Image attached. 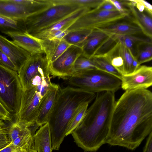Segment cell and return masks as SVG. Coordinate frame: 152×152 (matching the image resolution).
I'll return each mask as SVG.
<instances>
[{"instance_id":"obj_22","label":"cell","mask_w":152,"mask_h":152,"mask_svg":"<svg viewBox=\"0 0 152 152\" xmlns=\"http://www.w3.org/2000/svg\"><path fill=\"white\" fill-rule=\"evenodd\" d=\"M33 138V148L37 152H52L51 139L48 123L40 126Z\"/></svg>"},{"instance_id":"obj_27","label":"cell","mask_w":152,"mask_h":152,"mask_svg":"<svg viewBox=\"0 0 152 152\" xmlns=\"http://www.w3.org/2000/svg\"><path fill=\"white\" fill-rule=\"evenodd\" d=\"M89 104H83L79 107L74 113L68 124L66 136L71 134L79 125L84 118L88 108Z\"/></svg>"},{"instance_id":"obj_12","label":"cell","mask_w":152,"mask_h":152,"mask_svg":"<svg viewBox=\"0 0 152 152\" xmlns=\"http://www.w3.org/2000/svg\"><path fill=\"white\" fill-rule=\"evenodd\" d=\"M50 72L49 64L44 52L31 55L18 72L23 90L36 76Z\"/></svg>"},{"instance_id":"obj_20","label":"cell","mask_w":152,"mask_h":152,"mask_svg":"<svg viewBox=\"0 0 152 152\" xmlns=\"http://www.w3.org/2000/svg\"><path fill=\"white\" fill-rule=\"evenodd\" d=\"M109 35H132L142 33L141 29L132 23L128 21L115 22L107 26L97 29Z\"/></svg>"},{"instance_id":"obj_38","label":"cell","mask_w":152,"mask_h":152,"mask_svg":"<svg viewBox=\"0 0 152 152\" xmlns=\"http://www.w3.org/2000/svg\"><path fill=\"white\" fill-rule=\"evenodd\" d=\"M0 117L3 121L11 122L12 120V115L0 102Z\"/></svg>"},{"instance_id":"obj_39","label":"cell","mask_w":152,"mask_h":152,"mask_svg":"<svg viewBox=\"0 0 152 152\" xmlns=\"http://www.w3.org/2000/svg\"><path fill=\"white\" fill-rule=\"evenodd\" d=\"M143 152H152V132L148 135Z\"/></svg>"},{"instance_id":"obj_10","label":"cell","mask_w":152,"mask_h":152,"mask_svg":"<svg viewBox=\"0 0 152 152\" xmlns=\"http://www.w3.org/2000/svg\"><path fill=\"white\" fill-rule=\"evenodd\" d=\"M82 54L80 47L76 45H71L50 64V75L53 77L68 79L74 74L75 62Z\"/></svg>"},{"instance_id":"obj_7","label":"cell","mask_w":152,"mask_h":152,"mask_svg":"<svg viewBox=\"0 0 152 152\" xmlns=\"http://www.w3.org/2000/svg\"><path fill=\"white\" fill-rule=\"evenodd\" d=\"M23 91L18 73L0 65V102L15 118L20 108Z\"/></svg>"},{"instance_id":"obj_16","label":"cell","mask_w":152,"mask_h":152,"mask_svg":"<svg viewBox=\"0 0 152 152\" xmlns=\"http://www.w3.org/2000/svg\"><path fill=\"white\" fill-rule=\"evenodd\" d=\"M3 33L10 37L15 44L31 55L44 52L39 39L26 32H6Z\"/></svg>"},{"instance_id":"obj_1","label":"cell","mask_w":152,"mask_h":152,"mask_svg":"<svg viewBox=\"0 0 152 152\" xmlns=\"http://www.w3.org/2000/svg\"><path fill=\"white\" fill-rule=\"evenodd\" d=\"M151 132V92L125 91L115 103L106 144L134 150Z\"/></svg>"},{"instance_id":"obj_4","label":"cell","mask_w":152,"mask_h":152,"mask_svg":"<svg viewBox=\"0 0 152 152\" xmlns=\"http://www.w3.org/2000/svg\"><path fill=\"white\" fill-rule=\"evenodd\" d=\"M52 83L48 73L39 74L32 80L29 86L23 90L20 108L15 122L30 128L37 124L42 103Z\"/></svg>"},{"instance_id":"obj_2","label":"cell","mask_w":152,"mask_h":152,"mask_svg":"<svg viewBox=\"0 0 152 152\" xmlns=\"http://www.w3.org/2000/svg\"><path fill=\"white\" fill-rule=\"evenodd\" d=\"M114 93H96L82 121L72 133L77 145L85 152H96L106 144L116 102Z\"/></svg>"},{"instance_id":"obj_42","label":"cell","mask_w":152,"mask_h":152,"mask_svg":"<svg viewBox=\"0 0 152 152\" xmlns=\"http://www.w3.org/2000/svg\"><path fill=\"white\" fill-rule=\"evenodd\" d=\"M0 119H1V118H0Z\"/></svg>"},{"instance_id":"obj_37","label":"cell","mask_w":152,"mask_h":152,"mask_svg":"<svg viewBox=\"0 0 152 152\" xmlns=\"http://www.w3.org/2000/svg\"><path fill=\"white\" fill-rule=\"evenodd\" d=\"M96 9L106 11H118L110 0H104L103 2Z\"/></svg>"},{"instance_id":"obj_41","label":"cell","mask_w":152,"mask_h":152,"mask_svg":"<svg viewBox=\"0 0 152 152\" xmlns=\"http://www.w3.org/2000/svg\"><path fill=\"white\" fill-rule=\"evenodd\" d=\"M28 152H37L36 151H35L34 148H32Z\"/></svg>"},{"instance_id":"obj_23","label":"cell","mask_w":152,"mask_h":152,"mask_svg":"<svg viewBox=\"0 0 152 152\" xmlns=\"http://www.w3.org/2000/svg\"><path fill=\"white\" fill-rule=\"evenodd\" d=\"M115 42L119 41L134 55V47L139 43L152 42L149 39H145L132 35H110Z\"/></svg>"},{"instance_id":"obj_32","label":"cell","mask_w":152,"mask_h":152,"mask_svg":"<svg viewBox=\"0 0 152 152\" xmlns=\"http://www.w3.org/2000/svg\"><path fill=\"white\" fill-rule=\"evenodd\" d=\"M68 1L69 2L77 4L81 8L91 10L98 7L103 2L104 0H68Z\"/></svg>"},{"instance_id":"obj_18","label":"cell","mask_w":152,"mask_h":152,"mask_svg":"<svg viewBox=\"0 0 152 152\" xmlns=\"http://www.w3.org/2000/svg\"><path fill=\"white\" fill-rule=\"evenodd\" d=\"M89 10L85 8L80 9L56 23L39 31L32 36L39 39H44L53 32L61 30H67L80 16Z\"/></svg>"},{"instance_id":"obj_26","label":"cell","mask_w":152,"mask_h":152,"mask_svg":"<svg viewBox=\"0 0 152 152\" xmlns=\"http://www.w3.org/2000/svg\"><path fill=\"white\" fill-rule=\"evenodd\" d=\"M136 47L135 55L139 66L151 60L152 42L140 43L137 45Z\"/></svg>"},{"instance_id":"obj_31","label":"cell","mask_w":152,"mask_h":152,"mask_svg":"<svg viewBox=\"0 0 152 152\" xmlns=\"http://www.w3.org/2000/svg\"><path fill=\"white\" fill-rule=\"evenodd\" d=\"M30 128L21 125L15 122L8 126V137L11 142L22 135Z\"/></svg>"},{"instance_id":"obj_36","label":"cell","mask_w":152,"mask_h":152,"mask_svg":"<svg viewBox=\"0 0 152 152\" xmlns=\"http://www.w3.org/2000/svg\"><path fill=\"white\" fill-rule=\"evenodd\" d=\"M117 10L120 12L129 15V10L123 0H110Z\"/></svg>"},{"instance_id":"obj_14","label":"cell","mask_w":152,"mask_h":152,"mask_svg":"<svg viewBox=\"0 0 152 152\" xmlns=\"http://www.w3.org/2000/svg\"><path fill=\"white\" fill-rule=\"evenodd\" d=\"M0 50L8 56L18 71L31 55L15 44L0 35Z\"/></svg>"},{"instance_id":"obj_19","label":"cell","mask_w":152,"mask_h":152,"mask_svg":"<svg viewBox=\"0 0 152 152\" xmlns=\"http://www.w3.org/2000/svg\"><path fill=\"white\" fill-rule=\"evenodd\" d=\"M38 39L41 44L49 65L71 45L64 39L61 40Z\"/></svg>"},{"instance_id":"obj_29","label":"cell","mask_w":152,"mask_h":152,"mask_svg":"<svg viewBox=\"0 0 152 152\" xmlns=\"http://www.w3.org/2000/svg\"><path fill=\"white\" fill-rule=\"evenodd\" d=\"M97 68L111 74L121 79L122 75L106 59L97 55L91 59Z\"/></svg>"},{"instance_id":"obj_28","label":"cell","mask_w":152,"mask_h":152,"mask_svg":"<svg viewBox=\"0 0 152 152\" xmlns=\"http://www.w3.org/2000/svg\"><path fill=\"white\" fill-rule=\"evenodd\" d=\"M12 144L20 148L23 152H28L33 148V134L30 128L29 129L22 135L13 142Z\"/></svg>"},{"instance_id":"obj_5","label":"cell","mask_w":152,"mask_h":152,"mask_svg":"<svg viewBox=\"0 0 152 152\" xmlns=\"http://www.w3.org/2000/svg\"><path fill=\"white\" fill-rule=\"evenodd\" d=\"M67 80L70 85L94 93H115L121 88V83L118 78L97 69L75 73Z\"/></svg>"},{"instance_id":"obj_6","label":"cell","mask_w":152,"mask_h":152,"mask_svg":"<svg viewBox=\"0 0 152 152\" xmlns=\"http://www.w3.org/2000/svg\"><path fill=\"white\" fill-rule=\"evenodd\" d=\"M51 1L53 3L51 6L24 20L26 32L33 36L82 8L67 0Z\"/></svg>"},{"instance_id":"obj_33","label":"cell","mask_w":152,"mask_h":152,"mask_svg":"<svg viewBox=\"0 0 152 152\" xmlns=\"http://www.w3.org/2000/svg\"><path fill=\"white\" fill-rule=\"evenodd\" d=\"M8 128L3 120L0 119V151L11 142L8 137Z\"/></svg>"},{"instance_id":"obj_8","label":"cell","mask_w":152,"mask_h":152,"mask_svg":"<svg viewBox=\"0 0 152 152\" xmlns=\"http://www.w3.org/2000/svg\"><path fill=\"white\" fill-rule=\"evenodd\" d=\"M53 4L50 0H26L19 4L13 0H0V16L16 21H24Z\"/></svg>"},{"instance_id":"obj_40","label":"cell","mask_w":152,"mask_h":152,"mask_svg":"<svg viewBox=\"0 0 152 152\" xmlns=\"http://www.w3.org/2000/svg\"><path fill=\"white\" fill-rule=\"evenodd\" d=\"M0 152H23L19 147L13 145L11 142L0 151Z\"/></svg>"},{"instance_id":"obj_35","label":"cell","mask_w":152,"mask_h":152,"mask_svg":"<svg viewBox=\"0 0 152 152\" xmlns=\"http://www.w3.org/2000/svg\"><path fill=\"white\" fill-rule=\"evenodd\" d=\"M0 65L18 72V70L12 60L0 50Z\"/></svg>"},{"instance_id":"obj_15","label":"cell","mask_w":152,"mask_h":152,"mask_svg":"<svg viewBox=\"0 0 152 152\" xmlns=\"http://www.w3.org/2000/svg\"><path fill=\"white\" fill-rule=\"evenodd\" d=\"M128 8L129 13L126 18L138 26L141 30L142 33L152 40V16L144 12L139 11L131 3L130 0H124Z\"/></svg>"},{"instance_id":"obj_24","label":"cell","mask_w":152,"mask_h":152,"mask_svg":"<svg viewBox=\"0 0 152 152\" xmlns=\"http://www.w3.org/2000/svg\"><path fill=\"white\" fill-rule=\"evenodd\" d=\"M92 30L82 29L69 31L64 39L70 45L80 47Z\"/></svg>"},{"instance_id":"obj_13","label":"cell","mask_w":152,"mask_h":152,"mask_svg":"<svg viewBox=\"0 0 152 152\" xmlns=\"http://www.w3.org/2000/svg\"><path fill=\"white\" fill-rule=\"evenodd\" d=\"M121 88L125 91L147 89L152 85V67L140 65L133 72L122 75Z\"/></svg>"},{"instance_id":"obj_3","label":"cell","mask_w":152,"mask_h":152,"mask_svg":"<svg viewBox=\"0 0 152 152\" xmlns=\"http://www.w3.org/2000/svg\"><path fill=\"white\" fill-rule=\"evenodd\" d=\"M95 93L77 88L60 87L48 123L53 150H58L66 136L69 123L80 105L89 104L95 98Z\"/></svg>"},{"instance_id":"obj_17","label":"cell","mask_w":152,"mask_h":152,"mask_svg":"<svg viewBox=\"0 0 152 152\" xmlns=\"http://www.w3.org/2000/svg\"><path fill=\"white\" fill-rule=\"evenodd\" d=\"M60 87L58 85L53 83L44 97L36 120V124L39 126L48 123Z\"/></svg>"},{"instance_id":"obj_21","label":"cell","mask_w":152,"mask_h":152,"mask_svg":"<svg viewBox=\"0 0 152 152\" xmlns=\"http://www.w3.org/2000/svg\"><path fill=\"white\" fill-rule=\"evenodd\" d=\"M109 36L97 29L93 30L80 46L82 55L91 59L97 48Z\"/></svg>"},{"instance_id":"obj_11","label":"cell","mask_w":152,"mask_h":152,"mask_svg":"<svg viewBox=\"0 0 152 152\" xmlns=\"http://www.w3.org/2000/svg\"><path fill=\"white\" fill-rule=\"evenodd\" d=\"M96 55L106 59L122 75L133 72L131 51L119 41L105 53Z\"/></svg>"},{"instance_id":"obj_34","label":"cell","mask_w":152,"mask_h":152,"mask_svg":"<svg viewBox=\"0 0 152 152\" xmlns=\"http://www.w3.org/2000/svg\"><path fill=\"white\" fill-rule=\"evenodd\" d=\"M130 1L139 11L144 12L145 11L152 16V6L149 2L144 0H130Z\"/></svg>"},{"instance_id":"obj_25","label":"cell","mask_w":152,"mask_h":152,"mask_svg":"<svg viewBox=\"0 0 152 152\" xmlns=\"http://www.w3.org/2000/svg\"><path fill=\"white\" fill-rule=\"evenodd\" d=\"M0 30L6 32H26L24 21H18L0 16Z\"/></svg>"},{"instance_id":"obj_9","label":"cell","mask_w":152,"mask_h":152,"mask_svg":"<svg viewBox=\"0 0 152 152\" xmlns=\"http://www.w3.org/2000/svg\"><path fill=\"white\" fill-rule=\"evenodd\" d=\"M128 16L118 11H106L95 9L84 13L67 30L69 31L82 29H96L121 20Z\"/></svg>"},{"instance_id":"obj_30","label":"cell","mask_w":152,"mask_h":152,"mask_svg":"<svg viewBox=\"0 0 152 152\" xmlns=\"http://www.w3.org/2000/svg\"><path fill=\"white\" fill-rule=\"evenodd\" d=\"M95 69H98L92 60L82 55L77 59L74 66L75 73Z\"/></svg>"}]
</instances>
